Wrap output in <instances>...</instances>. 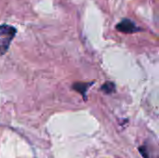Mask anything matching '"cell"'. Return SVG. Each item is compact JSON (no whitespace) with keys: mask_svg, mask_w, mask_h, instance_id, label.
I'll use <instances>...</instances> for the list:
<instances>
[{"mask_svg":"<svg viewBox=\"0 0 159 158\" xmlns=\"http://www.w3.org/2000/svg\"><path fill=\"white\" fill-rule=\"evenodd\" d=\"M16 33L17 30L13 26L7 24L0 25V54L7 52Z\"/></svg>","mask_w":159,"mask_h":158,"instance_id":"1","label":"cell"},{"mask_svg":"<svg viewBox=\"0 0 159 158\" xmlns=\"http://www.w3.org/2000/svg\"><path fill=\"white\" fill-rule=\"evenodd\" d=\"M116 30L124 33V34H134L137 32H141L142 29L139 28L132 20H129V19H124L122 20L116 26Z\"/></svg>","mask_w":159,"mask_h":158,"instance_id":"2","label":"cell"},{"mask_svg":"<svg viewBox=\"0 0 159 158\" xmlns=\"http://www.w3.org/2000/svg\"><path fill=\"white\" fill-rule=\"evenodd\" d=\"M94 84V82H89V83H75L73 85V88L80 93L84 99V101L87 100V92H88V89L89 88V87H91L92 85Z\"/></svg>","mask_w":159,"mask_h":158,"instance_id":"3","label":"cell"},{"mask_svg":"<svg viewBox=\"0 0 159 158\" xmlns=\"http://www.w3.org/2000/svg\"><path fill=\"white\" fill-rule=\"evenodd\" d=\"M101 89H102L105 94H111V93H113V92L116 90V85H115L113 82H105V83L102 86Z\"/></svg>","mask_w":159,"mask_h":158,"instance_id":"4","label":"cell"},{"mask_svg":"<svg viewBox=\"0 0 159 158\" xmlns=\"http://www.w3.org/2000/svg\"><path fill=\"white\" fill-rule=\"evenodd\" d=\"M140 152L142 153V155H143V157L148 158L147 152H146V148H145L144 146H143V147H141V148H140Z\"/></svg>","mask_w":159,"mask_h":158,"instance_id":"5","label":"cell"}]
</instances>
